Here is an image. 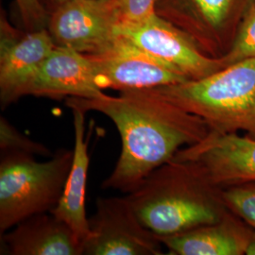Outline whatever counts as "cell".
<instances>
[{
	"instance_id": "5",
	"label": "cell",
	"mask_w": 255,
	"mask_h": 255,
	"mask_svg": "<svg viewBox=\"0 0 255 255\" xmlns=\"http://www.w3.org/2000/svg\"><path fill=\"white\" fill-rule=\"evenodd\" d=\"M89 228L82 255H164L160 238L141 222L127 196L99 198Z\"/></svg>"
},
{
	"instance_id": "21",
	"label": "cell",
	"mask_w": 255,
	"mask_h": 255,
	"mask_svg": "<svg viewBox=\"0 0 255 255\" xmlns=\"http://www.w3.org/2000/svg\"><path fill=\"white\" fill-rule=\"evenodd\" d=\"M247 255H255V233L254 237L250 240L248 246H247L246 253Z\"/></svg>"
},
{
	"instance_id": "2",
	"label": "cell",
	"mask_w": 255,
	"mask_h": 255,
	"mask_svg": "<svg viewBox=\"0 0 255 255\" xmlns=\"http://www.w3.org/2000/svg\"><path fill=\"white\" fill-rule=\"evenodd\" d=\"M127 197L141 222L158 237L219 222L232 212L222 188L210 182L194 163L175 157Z\"/></svg>"
},
{
	"instance_id": "19",
	"label": "cell",
	"mask_w": 255,
	"mask_h": 255,
	"mask_svg": "<svg viewBox=\"0 0 255 255\" xmlns=\"http://www.w3.org/2000/svg\"><path fill=\"white\" fill-rule=\"evenodd\" d=\"M158 0H116L120 24H132L156 14Z\"/></svg>"
},
{
	"instance_id": "17",
	"label": "cell",
	"mask_w": 255,
	"mask_h": 255,
	"mask_svg": "<svg viewBox=\"0 0 255 255\" xmlns=\"http://www.w3.org/2000/svg\"><path fill=\"white\" fill-rule=\"evenodd\" d=\"M255 58V7L251 9L227 54L222 56L225 65Z\"/></svg>"
},
{
	"instance_id": "11",
	"label": "cell",
	"mask_w": 255,
	"mask_h": 255,
	"mask_svg": "<svg viewBox=\"0 0 255 255\" xmlns=\"http://www.w3.org/2000/svg\"><path fill=\"white\" fill-rule=\"evenodd\" d=\"M103 91L96 81L91 59L73 49L55 46L27 86L26 96L54 100L92 99Z\"/></svg>"
},
{
	"instance_id": "1",
	"label": "cell",
	"mask_w": 255,
	"mask_h": 255,
	"mask_svg": "<svg viewBox=\"0 0 255 255\" xmlns=\"http://www.w3.org/2000/svg\"><path fill=\"white\" fill-rule=\"evenodd\" d=\"M68 108L98 112L109 118L121 137V153L102 188L133 191L156 168L183 147L207 136L208 124L167 101L154 89L128 90L114 97L67 98Z\"/></svg>"
},
{
	"instance_id": "12",
	"label": "cell",
	"mask_w": 255,
	"mask_h": 255,
	"mask_svg": "<svg viewBox=\"0 0 255 255\" xmlns=\"http://www.w3.org/2000/svg\"><path fill=\"white\" fill-rule=\"evenodd\" d=\"M1 255H82V246L67 224L44 213L2 234Z\"/></svg>"
},
{
	"instance_id": "4",
	"label": "cell",
	"mask_w": 255,
	"mask_h": 255,
	"mask_svg": "<svg viewBox=\"0 0 255 255\" xmlns=\"http://www.w3.org/2000/svg\"><path fill=\"white\" fill-rule=\"evenodd\" d=\"M73 150L59 149L46 162L24 152L1 153L0 234L32 216L50 213L60 201Z\"/></svg>"
},
{
	"instance_id": "8",
	"label": "cell",
	"mask_w": 255,
	"mask_h": 255,
	"mask_svg": "<svg viewBox=\"0 0 255 255\" xmlns=\"http://www.w3.org/2000/svg\"><path fill=\"white\" fill-rule=\"evenodd\" d=\"M87 56L91 59L97 84L102 91L154 89L188 81L172 67L118 35L104 51Z\"/></svg>"
},
{
	"instance_id": "13",
	"label": "cell",
	"mask_w": 255,
	"mask_h": 255,
	"mask_svg": "<svg viewBox=\"0 0 255 255\" xmlns=\"http://www.w3.org/2000/svg\"><path fill=\"white\" fill-rule=\"evenodd\" d=\"M255 233L231 212L219 222L159 238L169 255H243Z\"/></svg>"
},
{
	"instance_id": "14",
	"label": "cell",
	"mask_w": 255,
	"mask_h": 255,
	"mask_svg": "<svg viewBox=\"0 0 255 255\" xmlns=\"http://www.w3.org/2000/svg\"><path fill=\"white\" fill-rule=\"evenodd\" d=\"M71 110L73 113L75 137L73 161L62 197L50 213L69 226L83 248V243L90 234L89 219L85 208L90 158L88 142L85 139L86 113L79 108Z\"/></svg>"
},
{
	"instance_id": "3",
	"label": "cell",
	"mask_w": 255,
	"mask_h": 255,
	"mask_svg": "<svg viewBox=\"0 0 255 255\" xmlns=\"http://www.w3.org/2000/svg\"><path fill=\"white\" fill-rule=\"evenodd\" d=\"M177 106L203 119L211 130H245L255 138V58L199 80L154 88Z\"/></svg>"
},
{
	"instance_id": "15",
	"label": "cell",
	"mask_w": 255,
	"mask_h": 255,
	"mask_svg": "<svg viewBox=\"0 0 255 255\" xmlns=\"http://www.w3.org/2000/svg\"><path fill=\"white\" fill-rule=\"evenodd\" d=\"M0 149L1 153L24 152L43 157H51L54 154L44 144L22 133L3 116L0 117Z\"/></svg>"
},
{
	"instance_id": "10",
	"label": "cell",
	"mask_w": 255,
	"mask_h": 255,
	"mask_svg": "<svg viewBox=\"0 0 255 255\" xmlns=\"http://www.w3.org/2000/svg\"><path fill=\"white\" fill-rule=\"evenodd\" d=\"M55 46L47 28L21 33L2 19L0 36L2 109L26 96L29 82Z\"/></svg>"
},
{
	"instance_id": "7",
	"label": "cell",
	"mask_w": 255,
	"mask_h": 255,
	"mask_svg": "<svg viewBox=\"0 0 255 255\" xmlns=\"http://www.w3.org/2000/svg\"><path fill=\"white\" fill-rule=\"evenodd\" d=\"M119 24L116 0H70L53 9L46 28L56 46L95 55L114 43Z\"/></svg>"
},
{
	"instance_id": "16",
	"label": "cell",
	"mask_w": 255,
	"mask_h": 255,
	"mask_svg": "<svg viewBox=\"0 0 255 255\" xmlns=\"http://www.w3.org/2000/svg\"><path fill=\"white\" fill-rule=\"evenodd\" d=\"M227 207L255 231V182L222 188Z\"/></svg>"
},
{
	"instance_id": "9",
	"label": "cell",
	"mask_w": 255,
	"mask_h": 255,
	"mask_svg": "<svg viewBox=\"0 0 255 255\" xmlns=\"http://www.w3.org/2000/svg\"><path fill=\"white\" fill-rule=\"evenodd\" d=\"M175 158L194 163L220 188L255 182L254 137L211 130L200 142L179 150Z\"/></svg>"
},
{
	"instance_id": "18",
	"label": "cell",
	"mask_w": 255,
	"mask_h": 255,
	"mask_svg": "<svg viewBox=\"0 0 255 255\" xmlns=\"http://www.w3.org/2000/svg\"><path fill=\"white\" fill-rule=\"evenodd\" d=\"M234 0H190V3L206 27L216 29L227 18Z\"/></svg>"
},
{
	"instance_id": "6",
	"label": "cell",
	"mask_w": 255,
	"mask_h": 255,
	"mask_svg": "<svg viewBox=\"0 0 255 255\" xmlns=\"http://www.w3.org/2000/svg\"><path fill=\"white\" fill-rule=\"evenodd\" d=\"M117 35L151 55L188 80H199L226 67L222 57L201 52L194 40L157 13L132 24H121Z\"/></svg>"
},
{
	"instance_id": "22",
	"label": "cell",
	"mask_w": 255,
	"mask_h": 255,
	"mask_svg": "<svg viewBox=\"0 0 255 255\" xmlns=\"http://www.w3.org/2000/svg\"><path fill=\"white\" fill-rule=\"evenodd\" d=\"M68 1H70V0H50V2L54 5L55 8H57L58 6H60V5L64 4L65 2H68Z\"/></svg>"
},
{
	"instance_id": "20",
	"label": "cell",
	"mask_w": 255,
	"mask_h": 255,
	"mask_svg": "<svg viewBox=\"0 0 255 255\" xmlns=\"http://www.w3.org/2000/svg\"><path fill=\"white\" fill-rule=\"evenodd\" d=\"M16 4L28 31L46 28L48 16L41 0H16Z\"/></svg>"
}]
</instances>
